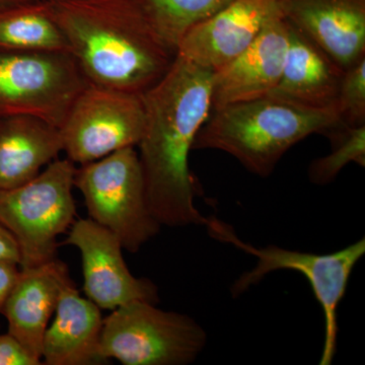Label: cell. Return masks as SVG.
Returning a JSON list of instances; mask_svg holds the SVG:
<instances>
[{"mask_svg": "<svg viewBox=\"0 0 365 365\" xmlns=\"http://www.w3.org/2000/svg\"><path fill=\"white\" fill-rule=\"evenodd\" d=\"M212 72L176 55L169 71L141 93L144 130L138 143L146 199L160 225H205L196 208L189 155L211 113Z\"/></svg>", "mask_w": 365, "mask_h": 365, "instance_id": "cell-1", "label": "cell"}, {"mask_svg": "<svg viewBox=\"0 0 365 365\" xmlns=\"http://www.w3.org/2000/svg\"><path fill=\"white\" fill-rule=\"evenodd\" d=\"M48 4L71 56L91 85L141 95L167 73L176 58L129 0Z\"/></svg>", "mask_w": 365, "mask_h": 365, "instance_id": "cell-2", "label": "cell"}, {"mask_svg": "<svg viewBox=\"0 0 365 365\" xmlns=\"http://www.w3.org/2000/svg\"><path fill=\"white\" fill-rule=\"evenodd\" d=\"M339 124L334 109H307L267 96L211 111L193 150L223 151L266 178L295 144L312 134L326 135Z\"/></svg>", "mask_w": 365, "mask_h": 365, "instance_id": "cell-3", "label": "cell"}, {"mask_svg": "<svg viewBox=\"0 0 365 365\" xmlns=\"http://www.w3.org/2000/svg\"><path fill=\"white\" fill-rule=\"evenodd\" d=\"M212 239L252 255L256 266L242 273L230 287L232 297H239L250 287L258 284L268 274L278 270H294L306 276L314 297L323 309L325 318V339L319 364L330 365L337 350L338 307L343 299L353 269L365 254V240L361 239L330 254H314L294 251L280 247H255L242 241L232 225L215 216L206 218L204 225Z\"/></svg>", "mask_w": 365, "mask_h": 365, "instance_id": "cell-4", "label": "cell"}, {"mask_svg": "<svg viewBox=\"0 0 365 365\" xmlns=\"http://www.w3.org/2000/svg\"><path fill=\"white\" fill-rule=\"evenodd\" d=\"M76 172L71 160L56 158L32 181L0 191V223L18 244L21 268L56 258L57 240L76 220Z\"/></svg>", "mask_w": 365, "mask_h": 365, "instance_id": "cell-5", "label": "cell"}, {"mask_svg": "<svg viewBox=\"0 0 365 365\" xmlns=\"http://www.w3.org/2000/svg\"><path fill=\"white\" fill-rule=\"evenodd\" d=\"M207 333L188 314L151 302H128L104 319L100 351L124 365H187L207 345Z\"/></svg>", "mask_w": 365, "mask_h": 365, "instance_id": "cell-6", "label": "cell"}, {"mask_svg": "<svg viewBox=\"0 0 365 365\" xmlns=\"http://www.w3.org/2000/svg\"><path fill=\"white\" fill-rule=\"evenodd\" d=\"M74 187L85 199L88 217L116 235L126 251L136 253L160 232L134 148L76 168Z\"/></svg>", "mask_w": 365, "mask_h": 365, "instance_id": "cell-7", "label": "cell"}, {"mask_svg": "<svg viewBox=\"0 0 365 365\" xmlns=\"http://www.w3.org/2000/svg\"><path fill=\"white\" fill-rule=\"evenodd\" d=\"M88 85L71 54L0 50V120L33 116L60 128Z\"/></svg>", "mask_w": 365, "mask_h": 365, "instance_id": "cell-8", "label": "cell"}, {"mask_svg": "<svg viewBox=\"0 0 365 365\" xmlns=\"http://www.w3.org/2000/svg\"><path fill=\"white\" fill-rule=\"evenodd\" d=\"M144 123L141 95L88 83L59 128L63 151L72 163L95 162L138 145Z\"/></svg>", "mask_w": 365, "mask_h": 365, "instance_id": "cell-9", "label": "cell"}, {"mask_svg": "<svg viewBox=\"0 0 365 365\" xmlns=\"http://www.w3.org/2000/svg\"><path fill=\"white\" fill-rule=\"evenodd\" d=\"M62 245L81 252L83 292L100 309L113 311L136 300L155 304L160 302L158 288L153 281L132 275L117 235L90 217L74 220Z\"/></svg>", "mask_w": 365, "mask_h": 365, "instance_id": "cell-10", "label": "cell"}, {"mask_svg": "<svg viewBox=\"0 0 365 365\" xmlns=\"http://www.w3.org/2000/svg\"><path fill=\"white\" fill-rule=\"evenodd\" d=\"M281 13V0H232L194 26L180 42L177 55L213 73L237 58Z\"/></svg>", "mask_w": 365, "mask_h": 365, "instance_id": "cell-11", "label": "cell"}, {"mask_svg": "<svg viewBox=\"0 0 365 365\" xmlns=\"http://www.w3.org/2000/svg\"><path fill=\"white\" fill-rule=\"evenodd\" d=\"M289 45V23L283 13L266 24L258 37L227 66L212 73L211 111L267 97L282 74Z\"/></svg>", "mask_w": 365, "mask_h": 365, "instance_id": "cell-12", "label": "cell"}, {"mask_svg": "<svg viewBox=\"0 0 365 365\" xmlns=\"http://www.w3.org/2000/svg\"><path fill=\"white\" fill-rule=\"evenodd\" d=\"M283 16L343 69L365 57V0H281Z\"/></svg>", "mask_w": 365, "mask_h": 365, "instance_id": "cell-13", "label": "cell"}, {"mask_svg": "<svg viewBox=\"0 0 365 365\" xmlns=\"http://www.w3.org/2000/svg\"><path fill=\"white\" fill-rule=\"evenodd\" d=\"M71 280L66 264L57 258L33 267H20L0 311L6 317L9 333L41 361L46 330L62 289Z\"/></svg>", "mask_w": 365, "mask_h": 365, "instance_id": "cell-14", "label": "cell"}, {"mask_svg": "<svg viewBox=\"0 0 365 365\" xmlns=\"http://www.w3.org/2000/svg\"><path fill=\"white\" fill-rule=\"evenodd\" d=\"M42 343L46 365L107 364L100 351L103 319L100 307L83 297L72 280L66 283Z\"/></svg>", "mask_w": 365, "mask_h": 365, "instance_id": "cell-15", "label": "cell"}, {"mask_svg": "<svg viewBox=\"0 0 365 365\" xmlns=\"http://www.w3.org/2000/svg\"><path fill=\"white\" fill-rule=\"evenodd\" d=\"M343 73L327 53L289 23L284 67L268 97L307 109L335 110Z\"/></svg>", "mask_w": 365, "mask_h": 365, "instance_id": "cell-16", "label": "cell"}, {"mask_svg": "<svg viewBox=\"0 0 365 365\" xmlns=\"http://www.w3.org/2000/svg\"><path fill=\"white\" fill-rule=\"evenodd\" d=\"M61 151L59 128L40 118L0 120V191L32 181Z\"/></svg>", "mask_w": 365, "mask_h": 365, "instance_id": "cell-17", "label": "cell"}, {"mask_svg": "<svg viewBox=\"0 0 365 365\" xmlns=\"http://www.w3.org/2000/svg\"><path fill=\"white\" fill-rule=\"evenodd\" d=\"M21 4L0 9V50L71 54L48 2Z\"/></svg>", "mask_w": 365, "mask_h": 365, "instance_id": "cell-18", "label": "cell"}, {"mask_svg": "<svg viewBox=\"0 0 365 365\" xmlns=\"http://www.w3.org/2000/svg\"><path fill=\"white\" fill-rule=\"evenodd\" d=\"M168 49L177 55L184 36L232 0H129Z\"/></svg>", "mask_w": 365, "mask_h": 365, "instance_id": "cell-19", "label": "cell"}, {"mask_svg": "<svg viewBox=\"0 0 365 365\" xmlns=\"http://www.w3.org/2000/svg\"><path fill=\"white\" fill-rule=\"evenodd\" d=\"M332 144L329 155L317 158L309 165V177L316 185L330 184L350 163L365 165V125L339 124L327 132Z\"/></svg>", "mask_w": 365, "mask_h": 365, "instance_id": "cell-20", "label": "cell"}, {"mask_svg": "<svg viewBox=\"0 0 365 365\" xmlns=\"http://www.w3.org/2000/svg\"><path fill=\"white\" fill-rule=\"evenodd\" d=\"M335 110L341 123L365 125V57L345 69Z\"/></svg>", "mask_w": 365, "mask_h": 365, "instance_id": "cell-21", "label": "cell"}, {"mask_svg": "<svg viewBox=\"0 0 365 365\" xmlns=\"http://www.w3.org/2000/svg\"><path fill=\"white\" fill-rule=\"evenodd\" d=\"M11 334H0V365H42Z\"/></svg>", "mask_w": 365, "mask_h": 365, "instance_id": "cell-22", "label": "cell"}, {"mask_svg": "<svg viewBox=\"0 0 365 365\" xmlns=\"http://www.w3.org/2000/svg\"><path fill=\"white\" fill-rule=\"evenodd\" d=\"M0 262L21 264V254L14 235L0 223Z\"/></svg>", "mask_w": 365, "mask_h": 365, "instance_id": "cell-23", "label": "cell"}, {"mask_svg": "<svg viewBox=\"0 0 365 365\" xmlns=\"http://www.w3.org/2000/svg\"><path fill=\"white\" fill-rule=\"evenodd\" d=\"M20 272V265L11 262H0V311L9 290Z\"/></svg>", "mask_w": 365, "mask_h": 365, "instance_id": "cell-24", "label": "cell"}, {"mask_svg": "<svg viewBox=\"0 0 365 365\" xmlns=\"http://www.w3.org/2000/svg\"><path fill=\"white\" fill-rule=\"evenodd\" d=\"M25 0H0V9H4V7L14 6V4H21V2H24Z\"/></svg>", "mask_w": 365, "mask_h": 365, "instance_id": "cell-25", "label": "cell"}, {"mask_svg": "<svg viewBox=\"0 0 365 365\" xmlns=\"http://www.w3.org/2000/svg\"><path fill=\"white\" fill-rule=\"evenodd\" d=\"M49 1H62V0H49Z\"/></svg>", "mask_w": 365, "mask_h": 365, "instance_id": "cell-26", "label": "cell"}]
</instances>
